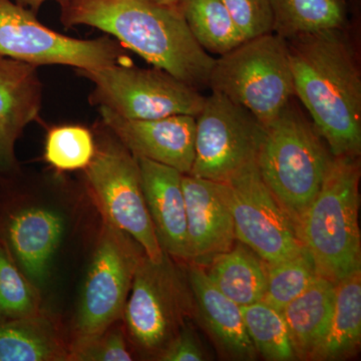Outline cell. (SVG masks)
<instances>
[{
	"mask_svg": "<svg viewBox=\"0 0 361 361\" xmlns=\"http://www.w3.org/2000/svg\"><path fill=\"white\" fill-rule=\"evenodd\" d=\"M65 228L61 214L51 209H11L0 217V242L30 283L42 286Z\"/></svg>",
	"mask_w": 361,
	"mask_h": 361,
	"instance_id": "5bb4252c",
	"label": "cell"
},
{
	"mask_svg": "<svg viewBox=\"0 0 361 361\" xmlns=\"http://www.w3.org/2000/svg\"><path fill=\"white\" fill-rule=\"evenodd\" d=\"M203 269L215 287L240 306L258 302L265 295L264 261L241 242L211 259Z\"/></svg>",
	"mask_w": 361,
	"mask_h": 361,
	"instance_id": "ffe728a7",
	"label": "cell"
},
{
	"mask_svg": "<svg viewBox=\"0 0 361 361\" xmlns=\"http://www.w3.org/2000/svg\"><path fill=\"white\" fill-rule=\"evenodd\" d=\"M70 348L39 313L0 320V361L68 360Z\"/></svg>",
	"mask_w": 361,
	"mask_h": 361,
	"instance_id": "44dd1931",
	"label": "cell"
},
{
	"mask_svg": "<svg viewBox=\"0 0 361 361\" xmlns=\"http://www.w3.org/2000/svg\"><path fill=\"white\" fill-rule=\"evenodd\" d=\"M361 341V269L336 283L329 330L310 360H343L355 355Z\"/></svg>",
	"mask_w": 361,
	"mask_h": 361,
	"instance_id": "7402d4cb",
	"label": "cell"
},
{
	"mask_svg": "<svg viewBox=\"0 0 361 361\" xmlns=\"http://www.w3.org/2000/svg\"><path fill=\"white\" fill-rule=\"evenodd\" d=\"M336 284L318 276L281 310L298 360H310L329 330Z\"/></svg>",
	"mask_w": 361,
	"mask_h": 361,
	"instance_id": "d6986e66",
	"label": "cell"
},
{
	"mask_svg": "<svg viewBox=\"0 0 361 361\" xmlns=\"http://www.w3.org/2000/svg\"><path fill=\"white\" fill-rule=\"evenodd\" d=\"M182 185L190 262L203 267L236 243L231 208L224 183L183 175Z\"/></svg>",
	"mask_w": 361,
	"mask_h": 361,
	"instance_id": "9a60e30c",
	"label": "cell"
},
{
	"mask_svg": "<svg viewBox=\"0 0 361 361\" xmlns=\"http://www.w3.org/2000/svg\"><path fill=\"white\" fill-rule=\"evenodd\" d=\"M190 32L208 54L223 56L245 42L221 0H180Z\"/></svg>",
	"mask_w": 361,
	"mask_h": 361,
	"instance_id": "cb8c5ba5",
	"label": "cell"
},
{
	"mask_svg": "<svg viewBox=\"0 0 361 361\" xmlns=\"http://www.w3.org/2000/svg\"><path fill=\"white\" fill-rule=\"evenodd\" d=\"M104 126L135 158L163 164L189 175L195 158L196 116L177 115L156 120L123 118L99 108Z\"/></svg>",
	"mask_w": 361,
	"mask_h": 361,
	"instance_id": "4fadbf2b",
	"label": "cell"
},
{
	"mask_svg": "<svg viewBox=\"0 0 361 361\" xmlns=\"http://www.w3.org/2000/svg\"><path fill=\"white\" fill-rule=\"evenodd\" d=\"M96 149L94 137L87 128L59 126L49 130L47 134L44 158L59 172L85 170L94 158Z\"/></svg>",
	"mask_w": 361,
	"mask_h": 361,
	"instance_id": "4316f807",
	"label": "cell"
},
{
	"mask_svg": "<svg viewBox=\"0 0 361 361\" xmlns=\"http://www.w3.org/2000/svg\"><path fill=\"white\" fill-rule=\"evenodd\" d=\"M0 56L35 66L61 65L78 70L129 63L122 47L113 40L66 37L11 0H0Z\"/></svg>",
	"mask_w": 361,
	"mask_h": 361,
	"instance_id": "9c48e42d",
	"label": "cell"
},
{
	"mask_svg": "<svg viewBox=\"0 0 361 361\" xmlns=\"http://www.w3.org/2000/svg\"><path fill=\"white\" fill-rule=\"evenodd\" d=\"M264 126L250 111L212 92L196 116L195 158L189 175L224 183L257 158Z\"/></svg>",
	"mask_w": 361,
	"mask_h": 361,
	"instance_id": "8fae6325",
	"label": "cell"
},
{
	"mask_svg": "<svg viewBox=\"0 0 361 361\" xmlns=\"http://www.w3.org/2000/svg\"><path fill=\"white\" fill-rule=\"evenodd\" d=\"M66 26L87 25L115 37L157 68L200 90L216 59L195 39L179 7L147 0H61Z\"/></svg>",
	"mask_w": 361,
	"mask_h": 361,
	"instance_id": "7a4b0ae2",
	"label": "cell"
},
{
	"mask_svg": "<svg viewBox=\"0 0 361 361\" xmlns=\"http://www.w3.org/2000/svg\"><path fill=\"white\" fill-rule=\"evenodd\" d=\"M209 87L267 125L295 97L286 39L271 32L216 59Z\"/></svg>",
	"mask_w": 361,
	"mask_h": 361,
	"instance_id": "5b68a950",
	"label": "cell"
},
{
	"mask_svg": "<svg viewBox=\"0 0 361 361\" xmlns=\"http://www.w3.org/2000/svg\"><path fill=\"white\" fill-rule=\"evenodd\" d=\"M334 159L324 137L295 97L264 126L256 164L296 231Z\"/></svg>",
	"mask_w": 361,
	"mask_h": 361,
	"instance_id": "3957f363",
	"label": "cell"
},
{
	"mask_svg": "<svg viewBox=\"0 0 361 361\" xmlns=\"http://www.w3.org/2000/svg\"><path fill=\"white\" fill-rule=\"evenodd\" d=\"M85 176L104 221L125 232L153 262L165 256L142 192L137 158L120 142L97 147Z\"/></svg>",
	"mask_w": 361,
	"mask_h": 361,
	"instance_id": "ba28073f",
	"label": "cell"
},
{
	"mask_svg": "<svg viewBox=\"0 0 361 361\" xmlns=\"http://www.w3.org/2000/svg\"><path fill=\"white\" fill-rule=\"evenodd\" d=\"M42 103L37 66L0 56V175L16 170V142L39 116Z\"/></svg>",
	"mask_w": 361,
	"mask_h": 361,
	"instance_id": "2e32d148",
	"label": "cell"
},
{
	"mask_svg": "<svg viewBox=\"0 0 361 361\" xmlns=\"http://www.w3.org/2000/svg\"><path fill=\"white\" fill-rule=\"evenodd\" d=\"M274 32L285 39L345 27V0H270Z\"/></svg>",
	"mask_w": 361,
	"mask_h": 361,
	"instance_id": "603a6c76",
	"label": "cell"
},
{
	"mask_svg": "<svg viewBox=\"0 0 361 361\" xmlns=\"http://www.w3.org/2000/svg\"><path fill=\"white\" fill-rule=\"evenodd\" d=\"M237 241L266 263H277L303 250L290 218L265 184L252 161L224 182Z\"/></svg>",
	"mask_w": 361,
	"mask_h": 361,
	"instance_id": "7c38bea8",
	"label": "cell"
},
{
	"mask_svg": "<svg viewBox=\"0 0 361 361\" xmlns=\"http://www.w3.org/2000/svg\"><path fill=\"white\" fill-rule=\"evenodd\" d=\"M0 302L7 318L25 317L39 313V300L35 285L21 272L1 242Z\"/></svg>",
	"mask_w": 361,
	"mask_h": 361,
	"instance_id": "83f0119b",
	"label": "cell"
},
{
	"mask_svg": "<svg viewBox=\"0 0 361 361\" xmlns=\"http://www.w3.org/2000/svg\"><path fill=\"white\" fill-rule=\"evenodd\" d=\"M94 82L92 103L133 120H156L177 115L198 116L206 97L160 68L120 63L78 70Z\"/></svg>",
	"mask_w": 361,
	"mask_h": 361,
	"instance_id": "52a82bcc",
	"label": "cell"
},
{
	"mask_svg": "<svg viewBox=\"0 0 361 361\" xmlns=\"http://www.w3.org/2000/svg\"><path fill=\"white\" fill-rule=\"evenodd\" d=\"M6 313H4V307H2L1 302H0V320L6 319Z\"/></svg>",
	"mask_w": 361,
	"mask_h": 361,
	"instance_id": "836d02e7",
	"label": "cell"
},
{
	"mask_svg": "<svg viewBox=\"0 0 361 361\" xmlns=\"http://www.w3.org/2000/svg\"><path fill=\"white\" fill-rule=\"evenodd\" d=\"M161 361H203L207 360L198 336L189 323L173 336L158 355Z\"/></svg>",
	"mask_w": 361,
	"mask_h": 361,
	"instance_id": "4dcf8cb0",
	"label": "cell"
},
{
	"mask_svg": "<svg viewBox=\"0 0 361 361\" xmlns=\"http://www.w3.org/2000/svg\"><path fill=\"white\" fill-rule=\"evenodd\" d=\"M246 40L274 32L270 0H221Z\"/></svg>",
	"mask_w": 361,
	"mask_h": 361,
	"instance_id": "f546056e",
	"label": "cell"
},
{
	"mask_svg": "<svg viewBox=\"0 0 361 361\" xmlns=\"http://www.w3.org/2000/svg\"><path fill=\"white\" fill-rule=\"evenodd\" d=\"M295 97L334 157H360L361 73L344 28L286 39Z\"/></svg>",
	"mask_w": 361,
	"mask_h": 361,
	"instance_id": "6da1fadb",
	"label": "cell"
},
{
	"mask_svg": "<svg viewBox=\"0 0 361 361\" xmlns=\"http://www.w3.org/2000/svg\"><path fill=\"white\" fill-rule=\"evenodd\" d=\"M241 310L258 355L269 361L298 360L281 311L262 300L241 306Z\"/></svg>",
	"mask_w": 361,
	"mask_h": 361,
	"instance_id": "d4e9b609",
	"label": "cell"
},
{
	"mask_svg": "<svg viewBox=\"0 0 361 361\" xmlns=\"http://www.w3.org/2000/svg\"><path fill=\"white\" fill-rule=\"evenodd\" d=\"M123 315L135 343L159 355L196 316L188 275L171 262L167 253L158 263L142 256Z\"/></svg>",
	"mask_w": 361,
	"mask_h": 361,
	"instance_id": "8992f818",
	"label": "cell"
},
{
	"mask_svg": "<svg viewBox=\"0 0 361 361\" xmlns=\"http://www.w3.org/2000/svg\"><path fill=\"white\" fill-rule=\"evenodd\" d=\"M188 279L196 316L221 355L232 360H255L258 353L247 334L241 306L215 287L202 266L191 263Z\"/></svg>",
	"mask_w": 361,
	"mask_h": 361,
	"instance_id": "ac0fdd59",
	"label": "cell"
},
{
	"mask_svg": "<svg viewBox=\"0 0 361 361\" xmlns=\"http://www.w3.org/2000/svg\"><path fill=\"white\" fill-rule=\"evenodd\" d=\"M144 255L132 237L104 221L80 296L75 339L102 334L122 317Z\"/></svg>",
	"mask_w": 361,
	"mask_h": 361,
	"instance_id": "30bf717a",
	"label": "cell"
},
{
	"mask_svg": "<svg viewBox=\"0 0 361 361\" xmlns=\"http://www.w3.org/2000/svg\"><path fill=\"white\" fill-rule=\"evenodd\" d=\"M68 360L130 361L133 356L122 330L111 325L97 336L75 339L70 346Z\"/></svg>",
	"mask_w": 361,
	"mask_h": 361,
	"instance_id": "f1b7e54d",
	"label": "cell"
},
{
	"mask_svg": "<svg viewBox=\"0 0 361 361\" xmlns=\"http://www.w3.org/2000/svg\"><path fill=\"white\" fill-rule=\"evenodd\" d=\"M14 1L20 6L25 7V8L30 9L33 13H37L40 6L45 4L47 0H14ZM58 1L59 2L61 0H58Z\"/></svg>",
	"mask_w": 361,
	"mask_h": 361,
	"instance_id": "1f68e13d",
	"label": "cell"
},
{
	"mask_svg": "<svg viewBox=\"0 0 361 361\" xmlns=\"http://www.w3.org/2000/svg\"><path fill=\"white\" fill-rule=\"evenodd\" d=\"M264 263L267 286L262 301L280 311L318 277L312 256L305 248L286 260Z\"/></svg>",
	"mask_w": 361,
	"mask_h": 361,
	"instance_id": "484cf974",
	"label": "cell"
},
{
	"mask_svg": "<svg viewBox=\"0 0 361 361\" xmlns=\"http://www.w3.org/2000/svg\"><path fill=\"white\" fill-rule=\"evenodd\" d=\"M137 160L145 200L161 248L168 255L190 262L182 173L147 159Z\"/></svg>",
	"mask_w": 361,
	"mask_h": 361,
	"instance_id": "e0dca14e",
	"label": "cell"
},
{
	"mask_svg": "<svg viewBox=\"0 0 361 361\" xmlns=\"http://www.w3.org/2000/svg\"><path fill=\"white\" fill-rule=\"evenodd\" d=\"M360 180V157H334L297 229L318 276L336 284L361 269Z\"/></svg>",
	"mask_w": 361,
	"mask_h": 361,
	"instance_id": "277c9868",
	"label": "cell"
},
{
	"mask_svg": "<svg viewBox=\"0 0 361 361\" xmlns=\"http://www.w3.org/2000/svg\"><path fill=\"white\" fill-rule=\"evenodd\" d=\"M147 1L153 2V4H160V6L178 7L180 0H147Z\"/></svg>",
	"mask_w": 361,
	"mask_h": 361,
	"instance_id": "d6a6232c",
	"label": "cell"
}]
</instances>
